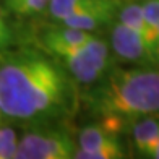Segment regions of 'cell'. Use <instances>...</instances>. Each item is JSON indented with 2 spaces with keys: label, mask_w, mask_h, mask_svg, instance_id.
<instances>
[{
  "label": "cell",
  "mask_w": 159,
  "mask_h": 159,
  "mask_svg": "<svg viewBox=\"0 0 159 159\" xmlns=\"http://www.w3.org/2000/svg\"><path fill=\"white\" fill-rule=\"evenodd\" d=\"M75 80L38 50L7 54L0 60V111L20 122L59 120L75 106Z\"/></svg>",
  "instance_id": "6da1fadb"
},
{
  "label": "cell",
  "mask_w": 159,
  "mask_h": 159,
  "mask_svg": "<svg viewBox=\"0 0 159 159\" xmlns=\"http://www.w3.org/2000/svg\"><path fill=\"white\" fill-rule=\"evenodd\" d=\"M84 94V102L98 119L120 125L159 114V70L154 67L107 68Z\"/></svg>",
  "instance_id": "7a4b0ae2"
},
{
  "label": "cell",
  "mask_w": 159,
  "mask_h": 159,
  "mask_svg": "<svg viewBox=\"0 0 159 159\" xmlns=\"http://www.w3.org/2000/svg\"><path fill=\"white\" fill-rule=\"evenodd\" d=\"M63 65L70 76L80 84H91L109 68V46L93 34L78 46L65 49L54 55Z\"/></svg>",
  "instance_id": "3957f363"
},
{
  "label": "cell",
  "mask_w": 159,
  "mask_h": 159,
  "mask_svg": "<svg viewBox=\"0 0 159 159\" xmlns=\"http://www.w3.org/2000/svg\"><path fill=\"white\" fill-rule=\"evenodd\" d=\"M76 140L62 128H44L18 138L15 159H73Z\"/></svg>",
  "instance_id": "277c9868"
},
{
  "label": "cell",
  "mask_w": 159,
  "mask_h": 159,
  "mask_svg": "<svg viewBox=\"0 0 159 159\" xmlns=\"http://www.w3.org/2000/svg\"><path fill=\"white\" fill-rule=\"evenodd\" d=\"M114 125L102 120V124L86 125L78 132L75 153L76 159H124L125 148L120 143L119 135L114 132Z\"/></svg>",
  "instance_id": "5b68a950"
},
{
  "label": "cell",
  "mask_w": 159,
  "mask_h": 159,
  "mask_svg": "<svg viewBox=\"0 0 159 159\" xmlns=\"http://www.w3.org/2000/svg\"><path fill=\"white\" fill-rule=\"evenodd\" d=\"M120 5V0H91L57 23L94 33L96 30L107 26L117 18Z\"/></svg>",
  "instance_id": "8992f818"
},
{
  "label": "cell",
  "mask_w": 159,
  "mask_h": 159,
  "mask_svg": "<svg viewBox=\"0 0 159 159\" xmlns=\"http://www.w3.org/2000/svg\"><path fill=\"white\" fill-rule=\"evenodd\" d=\"M111 46H112V50L115 52V55L120 57L122 60L136 62V63L148 62L149 65H153L141 36L136 34L133 30H130L128 26H125L120 21H117L112 28Z\"/></svg>",
  "instance_id": "52a82bcc"
},
{
  "label": "cell",
  "mask_w": 159,
  "mask_h": 159,
  "mask_svg": "<svg viewBox=\"0 0 159 159\" xmlns=\"http://www.w3.org/2000/svg\"><path fill=\"white\" fill-rule=\"evenodd\" d=\"M159 136V119L154 115H144L133 120L132 124V140L135 151L141 157H148L149 149L153 148Z\"/></svg>",
  "instance_id": "ba28073f"
},
{
  "label": "cell",
  "mask_w": 159,
  "mask_h": 159,
  "mask_svg": "<svg viewBox=\"0 0 159 159\" xmlns=\"http://www.w3.org/2000/svg\"><path fill=\"white\" fill-rule=\"evenodd\" d=\"M141 7L146 30V47L153 65H159V0H144Z\"/></svg>",
  "instance_id": "9c48e42d"
},
{
  "label": "cell",
  "mask_w": 159,
  "mask_h": 159,
  "mask_svg": "<svg viewBox=\"0 0 159 159\" xmlns=\"http://www.w3.org/2000/svg\"><path fill=\"white\" fill-rule=\"evenodd\" d=\"M117 18H119L120 23H124L125 26L130 28V30H133L136 34H140L143 42H144V46H146V30H144L143 7H141L140 2H128L125 5H120Z\"/></svg>",
  "instance_id": "30bf717a"
},
{
  "label": "cell",
  "mask_w": 159,
  "mask_h": 159,
  "mask_svg": "<svg viewBox=\"0 0 159 159\" xmlns=\"http://www.w3.org/2000/svg\"><path fill=\"white\" fill-rule=\"evenodd\" d=\"M88 2H91V0H49L47 11L55 21H62Z\"/></svg>",
  "instance_id": "8fae6325"
},
{
  "label": "cell",
  "mask_w": 159,
  "mask_h": 159,
  "mask_svg": "<svg viewBox=\"0 0 159 159\" xmlns=\"http://www.w3.org/2000/svg\"><path fill=\"white\" fill-rule=\"evenodd\" d=\"M7 5L11 11L18 15H39L46 11L49 7V0H7Z\"/></svg>",
  "instance_id": "7c38bea8"
},
{
  "label": "cell",
  "mask_w": 159,
  "mask_h": 159,
  "mask_svg": "<svg viewBox=\"0 0 159 159\" xmlns=\"http://www.w3.org/2000/svg\"><path fill=\"white\" fill-rule=\"evenodd\" d=\"M18 135L10 127L0 125V159H15Z\"/></svg>",
  "instance_id": "4fadbf2b"
},
{
  "label": "cell",
  "mask_w": 159,
  "mask_h": 159,
  "mask_svg": "<svg viewBox=\"0 0 159 159\" xmlns=\"http://www.w3.org/2000/svg\"><path fill=\"white\" fill-rule=\"evenodd\" d=\"M0 34H7V36H11V31L8 25H7V20H5V15H3V10L0 7Z\"/></svg>",
  "instance_id": "5bb4252c"
},
{
  "label": "cell",
  "mask_w": 159,
  "mask_h": 159,
  "mask_svg": "<svg viewBox=\"0 0 159 159\" xmlns=\"http://www.w3.org/2000/svg\"><path fill=\"white\" fill-rule=\"evenodd\" d=\"M148 157H149V159H159V136H157L156 143L153 144V148L149 149V153H148Z\"/></svg>",
  "instance_id": "9a60e30c"
},
{
  "label": "cell",
  "mask_w": 159,
  "mask_h": 159,
  "mask_svg": "<svg viewBox=\"0 0 159 159\" xmlns=\"http://www.w3.org/2000/svg\"><path fill=\"white\" fill-rule=\"evenodd\" d=\"M11 44V36H7V34H0V50L7 49Z\"/></svg>",
  "instance_id": "2e32d148"
},
{
  "label": "cell",
  "mask_w": 159,
  "mask_h": 159,
  "mask_svg": "<svg viewBox=\"0 0 159 159\" xmlns=\"http://www.w3.org/2000/svg\"><path fill=\"white\" fill-rule=\"evenodd\" d=\"M2 115H3V114H2V111H0V119H2Z\"/></svg>",
  "instance_id": "e0dca14e"
}]
</instances>
